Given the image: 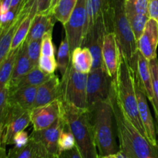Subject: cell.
<instances>
[{
  "label": "cell",
  "instance_id": "6da1fadb",
  "mask_svg": "<svg viewBox=\"0 0 158 158\" xmlns=\"http://www.w3.org/2000/svg\"><path fill=\"white\" fill-rule=\"evenodd\" d=\"M120 151L127 158H158V147L151 144L125 116L116 97L112 83L110 95Z\"/></svg>",
  "mask_w": 158,
  "mask_h": 158
},
{
  "label": "cell",
  "instance_id": "7a4b0ae2",
  "mask_svg": "<svg viewBox=\"0 0 158 158\" xmlns=\"http://www.w3.org/2000/svg\"><path fill=\"white\" fill-rule=\"evenodd\" d=\"M113 86L117 102L125 116L147 138L146 132L139 114L134 72L121 54L117 75L113 79Z\"/></svg>",
  "mask_w": 158,
  "mask_h": 158
},
{
  "label": "cell",
  "instance_id": "3957f363",
  "mask_svg": "<svg viewBox=\"0 0 158 158\" xmlns=\"http://www.w3.org/2000/svg\"><path fill=\"white\" fill-rule=\"evenodd\" d=\"M94 133L99 157L116 154L119 151L116 142L114 122L115 121L110 97L88 109Z\"/></svg>",
  "mask_w": 158,
  "mask_h": 158
},
{
  "label": "cell",
  "instance_id": "277c9868",
  "mask_svg": "<svg viewBox=\"0 0 158 158\" xmlns=\"http://www.w3.org/2000/svg\"><path fill=\"white\" fill-rule=\"evenodd\" d=\"M63 114L83 158H99L88 109L78 108L63 101Z\"/></svg>",
  "mask_w": 158,
  "mask_h": 158
},
{
  "label": "cell",
  "instance_id": "5b68a950",
  "mask_svg": "<svg viewBox=\"0 0 158 158\" xmlns=\"http://www.w3.org/2000/svg\"><path fill=\"white\" fill-rule=\"evenodd\" d=\"M110 1L111 32L115 34L120 54L135 71L137 66V43L125 10V0Z\"/></svg>",
  "mask_w": 158,
  "mask_h": 158
},
{
  "label": "cell",
  "instance_id": "8992f818",
  "mask_svg": "<svg viewBox=\"0 0 158 158\" xmlns=\"http://www.w3.org/2000/svg\"><path fill=\"white\" fill-rule=\"evenodd\" d=\"M88 74L76 70L70 62L66 73L62 77L63 101L81 109H87L86 83Z\"/></svg>",
  "mask_w": 158,
  "mask_h": 158
},
{
  "label": "cell",
  "instance_id": "52a82bcc",
  "mask_svg": "<svg viewBox=\"0 0 158 158\" xmlns=\"http://www.w3.org/2000/svg\"><path fill=\"white\" fill-rule=\"evenodd\" d=\"M63 26L71 55L74 49L82 46L87 32L88 0H77L69 20Z\"/></svg>",
  "mask_w": 158,
  "mask_h": 158
},
{
  "label": "cell",
  "instance_id": "ba28073f",
  "mask_svg": "<svg viewBox=\"0 0 158 158\" xmlns=\"http://www.w3.org/2000/svg\"><path fill=\"white\" fill-rule=\"evenodd\" d=\"M112 83L113 79L104 67L92 69L88 73L86 83L87 109L109 98L112 89Z\"/></svg>",
  "mask_w": 158,
  "mask_h": 158
},
{
  "label": "cell",
  "instance_id": "9c48e42d",
  "mask_svg": "<svg viewBox=\"0 0 158 158\" xmlns=\"http://www.w3.org/2000/svg\"><path fill=\"white\" fill-rule=\"evenodd\" d=\"M64 123L65 118L62 111V114L60 118L52 126L46 129L38 130V131L33 130L29 137L42 143L46 148L50 158H58L60 154L58 141Z\"/></svg>",
  "mask_w": 158,
  "mask_h": 158
},
{
  "label": "cell",
  "instance_id": "30bf717a",
  "mask_svg": "<svg viewBox=\"0 0 158 158\" xmlns=\"http://www.w3.org/2000/svg\"><path fill=\"white\" fill-rule=\"evenodd\" d=\"M31 123L29 111L24 110L18 106H11L9 116L4 125L2 145L13 144L14 137L18 133L25 131Z\"/></svg>",
  "mask_w": 158,
  "mask_h": 158
},
{
  "label": "cell",
  "instance_id": "8fae6325",
  "mask_svg": "<svg viewBox=\"0 0 158 158\" xmlns=\"http://www.w3.org/2000/svg\"><path fill=\"white\" fill-rule=\"evenodd\" d=\"M63 100H56L46 105L32 108L29 110L33 130H43L52 126L61 116Z\"/></svg>",
  "mask_w": 158,
  "mask_h": 158
},
{
  "label": "cell",
  "instance_id": "7c38bea8",
  "mask_svg": "<svg viewBox=\"0 0 158 158\" xmlns=\"http://www.w3.org/2000/svg\"><path fill=\"white\" fill-rule=\"evenodd\" d=\"M102 59L103 67L110 77L114 79L118 70L120 60V51L115 34L113 32H107L103 38Z\"/></svg>",
  "mask_w": 158,
  "mask_h": 158
},
{
  "label": "cell",
  "instance_id": "4fadbf2b",
  "mask_svg": "<svg viewBox=\"0 0 158 158\" xmlns=\"http://www.w3.org/2000/svg\"><path fill=\"white\" fill-rule=\"evenodd\" d=\"M125 10L134 33L141 34L150 19L148 0H125Z\"/></svg>",
  "mask_w": 158,
  "mask_h": 158
},
{
  "label": "cell",
  "instance_id": "5bb4252c",
  "mask_svg": "<svg viewBox=\"0 0 158 158\" xmlns=\"http://www.w3.org/2000/svg\"><path fill=\"white\" fill-rule=\"evenodd\" d=\"M137 49L148 60L157 58L158 46V22L150 18L143 34L137 41Z\"/></svg>",
  "mask_w": 158,
  "mask_h": 158
},
{
  "label": "cell",
  "instance_id": "9a60e30c",
  "mask_svg": "<svg viewBox=\"0 0 158 158\" xmlns=\"http://www.w3.org/2000/svg\"><path fill=\"white\" fill-rule=\"evenodd\" d=\"M135 89L136 94H137L139 114H140V120H141L145 132H146L147 139L151 144L154 145V147H157V134H156L154 120H153L152 115H151V110H150L149 106H148V100H147L148 97L143 89L136 83V81Z\"/></svg>",
  "mask_w": 158,
  "mask_h": 158
},
{
  "label": "cell",
  "instance_id": "2e32d148",
  "mask_svg": "<svg viewBox=\"0 0 158 158\" xmlns=\"http://www.w3.org/2000/svg\"><path fill=\"white\" fill-rule=\"evenodd\" d=\"M56 100H63V88L58 76L54 74L49 80L37 87L33 108L46 105Z\"/></svg>",
  "mask_w": 158,
  "mask_h": 158
},
{
  "label": "cell",
  "instance_id": "e0dca14e",
  "mask_svg": "<svg viewBox=\"0 0 158 158\" xmlns=\"http://www.w3.org/2000/svg\"><path fill=\"white\" fill-rule=\"evenodd\" d=\"M134 75L136 83L143 89L148 100L152 103L154 100V91L150 63L139 50L137 52V66L134 71Z\"/></svg>",
  "mask_w": 158,
  "mask_h": 158
},
{
  "label": "cell",
  "instance_id": "ac0fdd59",
  "mask_svg": "<svg viewBox=\"0 0 158 158\" xmlns=\"http://www.w3.org/2000/svg\"><path fill=\"white\" fill-rule=\"evenodd\" d=\"M56 18L52 12L35 14L32 19L26 41L41 40L43 35L48 32H52Z\"/></svg>",
  "mask_w": 158,
  "mask_h": 158
},
{
  "label": "cell",
  "instance_id": "d6986e66",
  "mask_svg": "<svg viewBox=\"0 0 158 158\" xmlns=\"http://www.w3.org/2000/svg\"><path fill=\"white\" fill-rule=\"evenodd\" d=\"M38 86H23L9 90V101L11 106L29 111L33 108Z\"/></svg>",
  "mask_w": 158,
  "mask_h": 158
},
{
  "label": "cell",
  "instance_id": "ffe728a7",
  "mask_svg": "<svg viewBox=\"0 0 158 158\" xmlns=\"http://www.w3.org/2000/svg\"><path fill=\"white\" fill-rule=\"evenodd\" d=\"M7 158H50L46 148L42 143L32 140H29L21 148H11L7 154Z\"/></svg>",
  "mask_w": 158,
  "mask_h": 158
},
{
  "label": "cell",
  "instance_id": "44dd1931",
  "mask_svg": "<svg viewBox=\"0 0 158 158\" xmlns=\"http://www.w3.org/2000/svg\"><path fill=\"white\" fill-rule=\"evenodd\" d=\"M28 13L29 12L20 11L12 24L0 28V66L10 52L12 38L17 27Z\"/></svg>",
  "mask_w": 158,
  "mask_h": 158
},
{
  "label": "cell",
  "instance_id": "7402d4cb",
  "mask_svg": "<svg viewBox=\"0 0 158 158\" xmlns=\"http://www.w3.org/2000/svg\"><path fill=\"white\" fill-rule=\"evenodd\" d=\"M35 66H35L32 63L29 56H28L27 43L25 40L23 43V44L19 47L18 53H17L15 65H14L12 78H11L9 84L14 83L17 80H19L20 77L26 75L27 73H29Z\"/></svg>",
  "mask_w": 158,
  "mask_h": 158
},
{
  "label": "cell",
  "instance_id": "603a6c76",
  "mask_svg": "<svg viewBox=\"0 0 158 158\" xmlns=\"http://www.w3.org/2000/svg\"><path fill=\"white\" fill-rule=\"evenodd\" d=\"M54 74L46 73L39 68L35 66L29 73L20 77L14 83L9 84V90L23 87V86H39L51 78Z\"/></svg>",
  "mask_w": 158,
  "mask_h": 158
},
{
  "label": "cell",
  "instance_id": "cb8c5ba5",
  "mask_svg": "<svg viewBox=\"0 0 158 158\" xmlns=\"http://www.w3.org/2000/svg\"><path fill=\"white\" fill-rule=\"evenodd\" d=\"M71 63L76 70L88 74L94 66V58L90 50L85 46L77 47L71 54Z\"/></svg>",
  "mask_w": 158,
  "mask_h": 158
},
{
  "label": "cell",
  "instance_id": "d4e9b609",
  "mask_svg": "<svg viewBox=\"0 0 158 158\" xmlns=\"http://www.w3.org/2000/svg\"><path fill=\"white\" fill-rule=\"evenodd\" d=\"M35 14H36L35 8L34 7L33 5H32L29 13L22 20V22L17 27L15 33H14L12 45H11V49H18L23 44V42L26 40L28 34H29L31 24H32V19H33Z\"/></svg>",
  "mask_w": 158,
  "mask_h": 158
},
{
  "label": "cell",
  "instance_id": "484cf974",
  "mask_svg": "<svg viewBox=\"0 0 158 158\" xmlns=\"http://www.w3.org/2000/svg\"><path fill=\"white\" fill-rule=\"evenodd\" d=\"M18 50L19 48L11 49L9 55L0 66V89L8 86L10 82Z\"/></svg>",
  "mask_w": 158,
  "mask_h": 158
},
{
  "label": "cell",
  "instance_id": "4316f807",
  "mask_svg": "<svg viewBox=\"0 0 158 158\" xmlns=\"http://www.w3.org/2000/svg\"><path fill=\"white\" fill-rule=\"evenodd\" d=\"M77 2V0H60L51 12L56 19L64 26L69 20Z\"/></svg>",
  "mask_w": 158,
  "mask_h": 158
},
{
  "label": "cell",
  "instance_id": "83f0119b",
  "mask_svg": "<svg viewBox=\"0 0 158 158\" xmlns=\"http://www.w3.org/2000/svg\"><path fill=\"white\" fill-rule=\"evenodd\" d=\"M57 68L61 73L62 77L66 73L71 62L70 50L67 38L65 35L62 40L57 52Z\"/></svg>",
  "mask_w": 158,
  "mask_h": 158
},
{
  "label": "cell",
  "instance_id": "f1b7e54d",
  "mask_svg": "<svg viewBox=\"0 0 158 158\" xmlns=\"http://www.w3.org/2000/svg\"><path fill=\"white\" fill-rule=\"evenodd\" d=\"M89 9L94 15V23L101 17H110V0H89Z\"/></svg>",
  "mask_w": 158,
  "mask_h": 158
},
{
  "label": "cell",
  "instance_id": "f546056e",
  "mask_svg": "<svg viewBox=\"0 0 158 158\" xmlns=\"http://www.w3.org/2000/svg\"><path fill=\"white\" fill-rule=\"evenodd\" d=\"M58 146L60 154L63 151H69V150L72 149L76 146V140L75 138H74V136L69 127L68 126L66 120H65V123L63 125L61 133H60V138H59L58 141Z\"/></svg>",
  "mask_w": 158,
  "mask_h": 158
},
{
  "label": "cell",
  "instance_id": "4dcf8cb0",
  "mask_svg": "<svg viewBox=\"0 0 158 158\" xmlns=\"http://www.w3.org/2000/svg\"><path fill=\"white\" fill-rule=\"evenodd\" d=\"M151 76H152L153 91H154V100L151 103L155 112L156 117H158V60L157 57L150 60Z\"/></svg>",
  "mask_w": 158,
  "mask_h": 158
},
{
  "label": "cell",
  "instance_id": "1f68e13d",
  "mask_svg": "<svg viewBox=\"0 0 158 158\" xmlns=\"http://www.w3.org/2000/svg\"><path fill=\"white\" fill-rule=\"evenodd\" d=\"M9 85L0 89V123L3 127L6 123L10 110V104L9 101Z\"/></svg>",
  "mask_w": 158,
  "mask_h": 158
},
{
  "label": "cell",
  "instance_id": "d6a6232c",
  "mask_svg": "<svg viewBox=\"0 0 158 158\" xmlns=\"http://www.w3.org/2000/svg\"><path fill=\"white\" fill-rule=\"evenodd\" d=\"M27 43V53L29 59L35 66H38L41 56V40H31Z\"/></svg>",
  "mask_w": 158,
  "mask_h": 158
},
{
  "label": "cell",
  "instance_id": "836d02e7",
  "mask_svg": "<svg viewBox=\"0 0 158 158\" xmlns=\"http://www.w3.org/2000/svg\"><path fill=\"white\" fill-rule=\"evenodd\" d=\"M55 46L52 43V32H48L41 40V55L55 57Z\"/></svg>",
  "mask_w": 158,
  "mask_h": 158
},
{
  "label": "cell",
  "instance_id": "e575fe53",
  "mask_svg": "<svg viewBox=\"0 0 158 158\" xmlns=\"http://www.w3.org/2000/svg\"><path fill=\"white\" fill-rule=\"evenodd\" d=\"M38 66L41 70L46 73L54 74L57 68V61L55 57L46 56H40L39 60Z\"/></svg>",
  "mask_w": 158,
  "mask_h": 158
},
{
  "label": "cell",
  "instance_id": "d590c367",
  "mask_svg": "<svg viewBox=\"0 0 158 158\" xmlns=\"http://www.w3.org/2000/svg\"><path fill=\"white\" fill-rule=\"evenodd\" d=\"M52 1V0H29L23 8H29L31 5H33L36 10V14L46 13L49 12Z\"/></svg>",
  "mask_w": 158,
  "mask_h": 158
},
{
  "label": "cell",
  "instance_id": "8d00e7d4",
  "mask_svg": "<svg viewBox=\"0 0 158 158\" xmlns=\"http://www.w3.org/2000/svg\"><path fill=\"white\" fill-rule=\"evenodd\" d=\"M29 136L28 135V133L23 131L18 133L14 137L13 144L15 145V147H17V148H21V147L25 146L29 142Z\"/></svg>",
  "mask_w": 158,
  "mask_h": 158
},
{
  "label": "cell",
  "instance_id": "74e56055",
  "mask_svg": "<svg viewBox=\"0 0 158 158\" xmlns=\"http://www.w3.org/2000/svg\"><path fill=\"white\" fill-rule=\"evenodd\" d=\"M148 15L158 22V0H148Z\"/></svg>",
  "mask_w": 158,
  "mask_h": 158
},
{
  "label": "cell",
  "instance_id": "f35d334b",
  "mask_svg": "<svg viewBox=\"0 0 158 158\" xmlns=\"http://www.w3.org/2000/svg\"><path fill=\"white\" fill-rule=\"evenodd\" d=\"M58 158H83L77 146L69 151H63L59 154Z\"/></svg>",
  "mask_w": 158,
  "mask_h": 158
},
{
  "label": "cell",
  "instance_id": "ab89813d",
  "mask_svg": "<svg viewBox=\"0 0 158 158\" xmlns=\"http://www.w3.org/2000/svg\"><path fill=\"white\" fill-rule=\"evenodd\" d=\"M0 3H1V15H5L10 9L12 0H0Z\"/></svg>",
  "mask_w": 158,
  "mask_h": 158
},
{
  "label": "cell",
  "instance_id": "60d3db41",
  "mask_svg": "<svg viewBox=\"0 0 158 158\" xmlns=\"http://www.w3.org/2000/svg\"><path fill=\"white\" fill-rule=\"evenodd\" d=\"M0 158H7L6 147H0Z\"/></svg>",
  "mask_w": 158,
  "mask_h": 158
},
{
  "label": "cell",
  "instance_id": "b9f144b4",
  "mask_svg": "<svg viewBox=\"0 0 158 158\" xmlns=\"http://www.w3.org/2000/svg\"><path fill=\"white\" fill-rule=\"evenodd\" d=\"M116 155H117V158H127V156L125 155V154H123V153L122 152V151H119L118 152H117V154H116Z\"/></svg>",
  "mask_w": 158,
  "mask_h": 158
},
{
  "label": "cell",
  "instance_id": "7bdbcfd3",
  "mask_svg": "<svg viewBox=\"0 0 158 158\" xmlns=\"http://www.w3.org/2000/svg\"><path fill=\"white\" fill-rule=\"evenodd\" d=\"M59 1H60V0H52V4H51V6H50V9H49V12H51V11H52V9H53V8L55 7L57 3H58Z\"/></svg>",
  "mask_w": 158,
  "mask_h": 158
},
{
  "label": "cell",
  "instance_id": "ee69618b",
  "mask_svg": "<svg viewBox=\"0 0 158 158\" xmlns=\"http://www.w3.org/2000/svg\"><path fill=\"white\" fill-rule=\"evenodd\" d=\"M99 158H117L116 154H111V155L104 156V157H99Z\"/></svg>",
  "mask_w": 158,
  "mask_h": 158
},
{
  "label": "cell",
  "instance_id": "f6af8a7d",
  "mask_svg": "<svg viewBox=\"0 0 158 158\" xmlns=\"http://www.w3.org/2000/svg\"><path fill=\"white\" fill-rule=\"evenodd\" d=\"M28 1H29V0H23V6H22V8H23V6H24L25 5H26V3H27ZM22 8H21V9H22Z\"/></svg>",
  "mask_w": 158,
  "mask_h": 158
},
{
  "label": "cell",
  "instance_id": "bcb514c9",
  "mask_svg": "<svg viewBox=\"0 0 158 158\" xmlns=\"http://www.w3.org/2000/svg\"><path fill=\"white\" fill-rule=\"evenodd\" d=\"M0 28H1V3H0Z\"/></svg>",
  "mask_w": 158,
  "mask_h": 158
},
{
  "label": "cell",
  "instance_id": "7dc6e473",
  "mask_svg": "<svg viewBox=\"0 0 158 158\" xmlns=\"http://www.w3.org/2000/svg\"><path fill=\"white\" fill-rule=\"evenodd\" d=\"M156 119H157V125H158V117H156ZM157 147H158V140H157Z\"/></svg>",
  "mask_w": 158,
  "mask_h": 158
}]
</instances>
